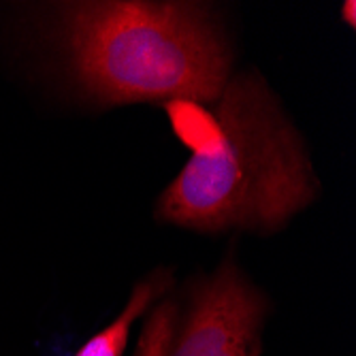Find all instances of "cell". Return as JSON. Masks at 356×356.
I'll return each mask as SVG.
<instances>
[{
	"instance_id": "obj_4",
	"label": "cell",
	"mask_w": 356,
	"mask_h": 356,
	"mask_svg": "<svg viewBox=\"0 0 356 356\" xmlns=\"http://www.w3.org/2000/svg\"><path fill=\"white\" fill-rule=\"evenodd\" d=\"M158 290H160L158 277L139 284L135 288L131 301H128V305L124 307V312L107 329H103L99 335H94L88 343H83V348L77 352V356H120L126 348L128 333H131L135 318L147 307L149 299L158 293Z\"/></svg>"
},
{
	"instance_id": "obj_3",
	"label": "cell",
	"mask_w": 356,
	"mask_h": 356,
	"mask_svg": "<svg viewBox=\"0 0 356 356\" xmlns=\"http://www.w3.org/2000/svg\"><path fill=\"white\" fill-rule=\"evenodd\" d=\"M263 303L233 265H222L194 301L173 356H261Z\"/></svg>"
},
{
	"instance_id": "obj_1",
	"label": "cell",
	"mask_w": 356,
	"mask_h": 356,
	"mask_svg": "<svg viewBox=\"0 0 356 356\" xmlns=\"http://www.w3.org/2000/svg\"><path fill=\"white\" fill-rule=\"evenodd\" d=\"M316 192L295 128L265 83L245 75L222 90L218 118L160 199V216L197 231L275 229Z\"/></svg>"
},
{
	"instance_id": "obj_2",
	"label": "cell",
	"mask_w": 356,
	"mask_h": 356,
	"mask_svg": "<svg viewBox=\"0 0 356 356\" xmlns=\"http://www.w3.org/2000/svg\"><path fill=\"white\" fill-rule=\"evenodd\" d=\"M77 77L105 103L213 101L229 54L194 5L83 3L67 11Z\"/></svg>"
},
{
	"instance_id": "obj_5",
	"label": "cell",
	"mask_w": 356,
	"mask_h": 356,
	"mask_svg": "<svg viewBox=\"0 0 356 356\" xmlns=\"http://www.w3.org/2000/svg\"><path fill=\"white\" fill-rule=\"evenodd\" d=\"M354 9H356V5L352 3V0H348V3L343 5V11H341V13H346V22H348L350 26H354V22H356V17H354Z\"/></svg>"
}]
</instances>
